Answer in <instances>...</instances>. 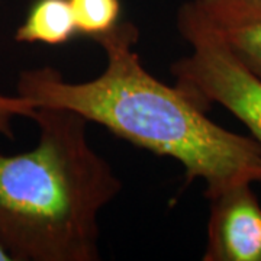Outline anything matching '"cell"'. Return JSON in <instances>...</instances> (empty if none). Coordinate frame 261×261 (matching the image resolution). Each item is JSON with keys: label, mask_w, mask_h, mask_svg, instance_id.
<instances>
[{"label": "cell", "mask_w": 261, "mask_h": 261, "mask_svg": "<svg viewBox=\"0 0 261 261\" xmlns=\"http://www.w3.org/2000/svg\"><path fill=\"white\" fill-rule=\"evenodd\" d=\"M177 12L212 32L261 80V0H187Z\"/></svg>", "instance_id": "obj_5"}, {"label": "cell", "mask_w": 261, "mask_h": 261, "mask_svg": "<svg viewBox=\"0 0 261 261\" xmlns=\"http://www.w3.org/2000/svg\"><path fill=\"white\" fill-rule=\"evenodd\" d=\"M34 148L0 154V244L15 261H97L99 216L122 190L82 115L38 106Z\"/></svg>", "instance_id": "obj_2"}, {"label": "cell", "mask_w": 261, "mask_h": 261, "mask_svg": "<svg viewBox=\"0 0 261 261\" xmlns=\"http://www.w3.org/2000/svg\"><path fill=\"white\" fill-rule=\"evenodd\" d=\"M176 27L190 45L170 71L174 86L207 111L221 105L251 132L261 147V80L248 71L212 32L177 12Z\"/></svg>", "instance_id": "obj_3"}, {"label": "cell", "mask_w": 261, "mask_h": 261, "mask_svg": "<svg viewBox=\"0 0 261 261\" xmlns=\"http://www.w3.org/2000/svg\"><path fill=\"white\" fill-rule=\"evenodd\" d=\"M252 183L229 187L211 202L205 261H261V205Z\"/></svg>", "instance_id": "obj_4"}, {"label": "cell", "mask_w": 261, "mask_h": 261, "mask_svg": "<svg viewBox=\"0 0 261 261\" xmlns=\"http://www.w3.org/2000/svg\"><path fill=\"white\" fill-rule=\"evenodd\" d=\"M70 0H35L15 31L19 44L63 45L77 37Z\"/></svg>", "instance_id": "obj_6"}, {"label": "cell", "mask_w": 261, "mask_h": 261, "mask_svg": "<svg viewBox=\"0 0 261 261\" xmlns=\"http://www.w3.org/2000/svg\"><path fill=\"white\" fill-rule=\"evenodd\" d=\"M0 261H15V258L2 244H0Z\"/></svg>", "instance_id": "obj_9"}, {"label": "cell", "mask_w": 261, "mask_h": 261, "mask_svg": "<svg viewBox=\"0 0 261 261\" xmlns=\"http://www.w3.org/2000/svg\"><path fill=\"white\" fill-rule=\"evenodd\" d=\"M35 105L15 94H5L0 92V135L8 138L13 137V121L16 118H31Z\"/></svg>", "instance_id": "obj_8"}, {"label": "cell", "mask_w": 261, "mask_h": 261, "mask_svg": "<svg viewBox=\"0 0 261 261\" xmlns=\"http://www.w3.org/2000/svg\"><path fill=\"white\" fill-rule=\"evenodd\" d=\"M140 29L122 20L94 38L106 56L102 74L70 82L54 67L20 71L16 93L38 106L68 109L142 149L176 160L186 183L205 181L209 200L229 187L261 181V147L222 128L174 84L148 73L137 44Z\"/></svg>", "instance_id": "obj_1"}, {"label": "cell", "mask_w": 261, "mask_h": 261, "mask_svg": "<svg viewBox=\"0 0 261 261\" xmlns=\"http://www.w3.org/2000/svg\"><path fill=\"white\" fill-rule=\"evenodd\" d=\"M70 5L79 35L94 39L121 22V0H70Z\"/></svg>", "instance_id": "obj_7"}]
</instances>
